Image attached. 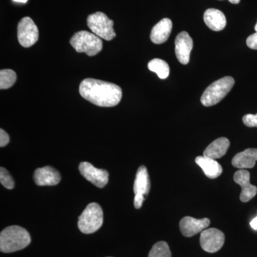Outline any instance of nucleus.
I'll list each match as a JSON object with an SVG mask.
<instances>
[{
  "mask_svg": "<svg viewBox=\"0 0 257 257\" xmlns=\"http://www.w3.org/2000/svg\"><path fill=\"white\" fill-rule=\"evenodd\" d=\"M79 90L84 99L101 107L117 105L122 97V91L119 86L99 79H84Z\"/></svg>",
  "mask_w": 257,
  "mask_h": 257,
  "instance_id": "obj_1",
  "label": "nucleus"
},
{
  "mask_svg": "<svg viewBox=\"0 0 257 257\" xmlns=\"http://www.w3.org/2000/svg\"><path fill=\"white\" fill-rule=\"evenodd\" d=\"M31 243L28 231L20 226L5 228L0 234V250L3 253H13L26 248Z\"/></svg>",
  "mask_w": 257,
  "mask_h": 257,
  "instance_id": "obj_2",
  "label": "nucleus"
},
{
  "mask_svg": "<svg viewBox=\"0 0 257 257\" xmlns=\"http://www.w3.org/2000/svg\"><path fill=\"white\" fill-rule=\"evenodd\" d=\"M234 82L231 77L218 79L205 89L201 97V102L205 106L215 105L227 95L234 87Z\"/></svg>",
  "mask_w": 257,
  "mask_h": 257,
  "instance_id": "obj_3",
  "label": "nucleus"
},
{
  "mask_svg": "<svg viewBox=\"0 0 257 257\" xmlns=\"http://www.w3.org/2000/svg\"><path fill=\"white\" fill-rule=\"evenodd\" d=\"M103 220L104 215L100 206L97 203H91L79 216L78 227L84 234H92L100 229Z\"/></svg>",
  "mask_w": 257,
  "mask_h": 257,
  "instance_id": "obj_4",
  "label": "nucleus"
},
{
  "mask_svg": "<svg viewBox=\"0 0 257 257\" xmlns=\"http://www.w3.org/2000/svg\"><path fill=\"white\" fill-rule=\"evenodd\" d=\"M70 44L79 53L87 54L89 57L97 55L102 50V41L95 34L80 31L74 34L71 38Z\"/></svg>",
  "mask_w": 257,
  "mask_h": 257,
  "instance_id": "obj_5",
  "label": "nucleus"
},
{
  "mask_svg": "<svg viewBox=\"0 0 257 257\" xmlns=\"http://www.w3.org/2000/svg\"><path fill=\"white\" fill-rule=\"evenodd\" d=\"M87 25L96 36L106 41H110L116 37V33L113 28L114 22L101 12L89 15Z\"/></svg>",
  "mask_w": 257,
  "mask_h": 257,
  "instance_id": "obj_6",
  "label": "nucleus"
},
{
  "mask_svg": "<svg viewBox=\"0 0 257 257\" xmlns=\"http://www.w3.org/2000/svg\"><path fill=\"white\" fill-rule=\"evenodd\" d=\"M150 187L151 184L147 169L145 166H140L137 172L134 184V192L135 194L134 204L136 209L143 207V202L150 192Z\"/></svg>",
  "mask_w": 257,
  "mask_h": 257,
  "instance_id": "obj_7",
  "label": "nucleus"
},
{
  "mask_svg": "<svg viewBox=\"0 0 257 257\" xmlns=\"http://www.w3.org/2000/svg\"><path fill=\"white\" fill-rule=\"evenodd\" d=\"M18 41L23 47H32L39 39V30L33 20L25 17L20 20L18 28Z\"/></svg>",
  "mask_w": 257,
  "mask_h": 257,
  "instance_id": "obj_8",
  "label": "nucleus"
},
{
  "mask_svg": "<svg viewBox=\"0 0 257 257\" xmlns=\"http://www.w3.org/2000/svg\"><path fill=\"white\" fill-rule=\"evenodd\" d=\"M224 233L216 228H209L202 231L200 244L204 251L209 253H215L220 250L224 245Z\"/></svg>",
  "mask_w": 257,
  "mask_h": 257,
  "instance_id": "obj_9",
  "label": "nucleus"
},
{
  "mask_svg": "<svg viewBox=\"0 0 257 257\" xmlns=\"http://www.w3.org/2000/svg\"><path fill=\"white\" fill-rule=\"evenodd\" d=\"M81 175L98 188L105 187L109 181V173L107 171L94 167L87 162H81L79 166Z\"/></svg>",
  "mask_w": 257,
  "mask_h": 257,
  "instance_id": "obj_10",
  "label": "nucleus"
},
{
  "mask_svg": "<svg viewBox=\"0 0 257 257\" xmlns=\"http://www.w3.org/2000/svg\"><path fill=\"white\" fill-rule=\"evenodd\" d=\"M234 180L241 187L240 200L242 202H248L253 199L257 194V187L250 182V173L246 170H239L235 172Z\"/></svg>",
  "mask_w": 257,
  "mask_h": 257,
  "instance_id": "obj_11",
  "label": "nucleus"
},
{
  "mask_svg": "<svg viewBox=\"0 0 257 257\" xmlns=\"http://www.w3.org/2000/svg\"><path fill=\"white\" fill-rule=\"evenodd\" d=\"M193 40L187 32H182L175 40V53L177 60L182 64H187L190 60Z\"/></svg>",
  "mask_w": 257,
  "mask_h": 257,
  "instance_id": "obj_12",
  "label": "nucleus"
},
{
  "mask_svg": "<svg viewBox=\"0 0 257 257\" xmlns=\"http://www.w3.org/2000/svg\"><path fill=\"white\" fill-rule=\"evenodd\" d=\"M209 224L210 220L208 218L197 219L191 216H185L179 222V228L184 236L192 237L207 229Z\"/></svg>",
  "mask_w": 257,
  "mask_h": 257,
  "instance_id": "obj_13",
  "label": "nucleus"
},
{
  "mask_svg": "<svg viewBox=\"0 0 257 257\" xmlns=\"http://www.w3.org/2000/svg\"><path fill=\"white\" fill-rule=\"evenodd\" d=\"M34 180L38 186H54L60 183L61 176L56 169L46 166L35 170Z\"/></svg>",
  "mask_w": 257,
  "mask_h": 257,
  "instance_id": "obj_14",
  "label": "nucleus"
},
{
  "mask_svg": "<svg viewBox=\"0 0 257 257\" xmlns=\"http://www.w3.org/2000/svg\"><path fill=\"white\" fill-rule=\"evenodd\" d=\"M257 162V149H246L244 151L236 154L231 161V164L239 170L251 169Z\"/></svg>",
  "mask_w": 257,
  "mask_h": 257,
  "instance_id": "obj_15",
  "label": "nucleus"
},
{
  "mask_svg": "<svg viewBox=\"0 0 257 257\" xmlns=\"http://www.w3.org/2000/svg\"><path fill=\"white\" fill-rule=\"evenodd\" d=\"M172 30V20L168 18L162 19L152 28L150 39L157 45L164 43L168 40Z\"/></svg>",
  "mask_w": 257,
  "mask_h": 257,
  "instance_id": "obj_16",
  "label": "nucleus"
},
{
  "mask_svg": "<svg viewBox=\"0 0 257 257\" xmlns=\"http://www.w3.org/2000/svg\"><path fill=\"white\" fill-rule=\"evenodd\" d=\"M195 162L207 177L216 179L222 174L223 170L220 164L214 159L206 156H199L195 159Z\"/></svg>",
  "mask_w": 257,
  "mask_h": 257,
  "instance_id": "obj_17",
  "label": "nucleus"
},
{
  "mask_svg": "<svg viewBox=\"0 0 257 257\" xmlns=\"http://www.w3.org/2000/svg\"><path fill=\"white\" fill-rule=\"evenodd\" d=\"M204 21L213 31L224 30L226 25V19L222 12L216 9H208L204 14Z\"/></svg>",
  "mask_w": 257,
  "mask_h": 257,
  "instance_id": "obj_18",
  "label": "nucleus"
},
{
  "mask_svg": "<svg viewBox=\"0 0 257 257\" xmlns=\"http://www.w3.org/2000/svg\"><path fill=\"white\" fill-rule=\"evenodd\" d=\"M230 146V142L226 138H220L214 140L206 148L204 152V156L210 157L216 160L226 155Z\"/></svg>",
  "mask_w": 257,
  "mask_h": 257,
  "instance_id": "obj_19",
  "label": "nucleus"
},
{
  "mask_svg": "<svg viewBox=\"0 0 257 257\" xmlns=\"http://www.w3.org/2000/svg\"><path fill=\"white\" fill-rule=\"evenodd\" d=\"M148 69L156 73L162 79H167L170 75V66L165 61L160 59H154L150 61L148 64Z\"/></svg>",
  "mask_w": 257,
  "mask_h": 257,
  "instance_id": "obj_20",
  "label": "nucleus"
},
{
  "mask_svg": "<svg viewBox=\"0 0 257 257\" xmlns=\"http://www.w3.org/2000/svg\"><path fill=\"white\" fill-rule=\"evenodd\" d=\"M16 80L17 75L15 71L8 69L0 71V89H9L13 87Z\"/></svg>",
  "mask_w": 257,
  "mask_h": 257,
  "instance_id": "obj_21",
  "label": "nucleus"
},
{
  "mask_svg": "<svg viewBox=\"0 0 257 257\" xmlns=\"http://www.w3.org/2000/svg\"><path fill=\"white\" fill-rule=\"evenodd\" d=\"M172 253L168 243L166 241H159L150 250L148 257H171Z\"/></svg>",
  "mask_w": 257,
  "mask_h": 257,
  "instance_id": "obj_22",
  "label": "nucleus"
},
{
  "mask_svg": "<svg viewBox=\"0 0 257 257\" xmlns=\"http://www.w3.org/2000/svg\"><path fill=\"white\" fill-rule=\"evenodd\" d=\"M0 182L6 189H13L15 187L14 179L4 167L0 168Z\"/></svg>",
  "mask_w": 257,
  "mask_h": 257,
  "instance_id": "obj_23",
  "label": "nucleus"
},
{
  "mask_svg": "<svg viewBox=\"0 0 257 257\" xmlns=\"http://www.w3.org/2000/svg\"><path fill=\"white\" fill-rule=\"evenodd\" d=\"M243 124L248 127H257V114H248L243 116Z\"/></svg>",
  "mask_w": 257,
  "mask_h": 257,
  "instance_id": "obj_24",
  "label": "nucleus"
},
{
  "mask_svg": "<svg viewBox=\"0 0 257 257\" xmlns=\"http://www.w3.org/2000/svg\"><path fill=\"white\" fill-rule=\"evenodd\" d=\"M246 45L250 49L257 50V32L248 37L246 40Z\"/></svg>",
  "mask_w": 257,
  "mask_h": 257,
  "instance_id": "obj_25",
  "label": "nucleus"
},
{
  "mask_svg": "<svg viewBox=\"0 0 257 257\" xmlns=\"http://www.w3.org/2000/svg\"><path fill=\"white\" fill-rule=\"evenodd\" d=\"M10 142L9 135L3 128L0 130V147H4L8 145Z\"/></svg>",
  "mask_w": 257,
  "mask_h": 257,
  "instance_id": "obj_26",
  "label": "nucleus"
},
{
  "mask_svg": "<svg viewBox=\"0 0 257 257\" xmlns=\"http://www.w3.org/2000/svg\"><path fill=\"white\" fill-rule=\"evenodd\" d=\"M250 225H251L252 229L256 230L257 229V216L256 218L253 219L252 221L250 222Z\"/></svg>",
  "mask_w": 257,
  "mask_h": 257,
  "instance_id": "obj_27",
  "label": "nucleus"
},
{
  "mask_svg": "<svg viewBox=\"0 0 257 257\" xmlns=\"http://www.w3.org/2000/svg\"><path fill=\"white\" fill-rule=\"evenodd\" d=\"M229 1L232 4H239L240 3V0H229Z\"/></svg>",
  "mask_w": 257,
  "mask_h": 257,
  "instance_id": "obj_28",
  "label": "nucleus"
},
{
  "mask_svg": "<svg viewBox=\"0 0 257 257\" xmlns=\"http://www.w3.org/2000/svg\"><path fill=\"white\" fill-rule=\"evenodd\" d=\"M15 2H18V3H26L28 0H14Z\"/></svg>",
  "mask_w": 257,
  "mask_h": 257,
  "instance_id": "obj_29",
  "label": "nucleus"
},
{
  "mask_svg": "<svg viewBox=\"0 0 257 257\" xmlns=\"http://www.w3.org/2000/svg\"><path fill=\"white\" fill-rule=\"evenodd\" d=\"M254 30H255V31L257 32V23L256 24V25H255Z\"/></svg>",
  "mask_w": 257,
  "mask_h": 257,
  "instance_id": "obj_30",
  "label": "nucleus"
}]
</instances>
